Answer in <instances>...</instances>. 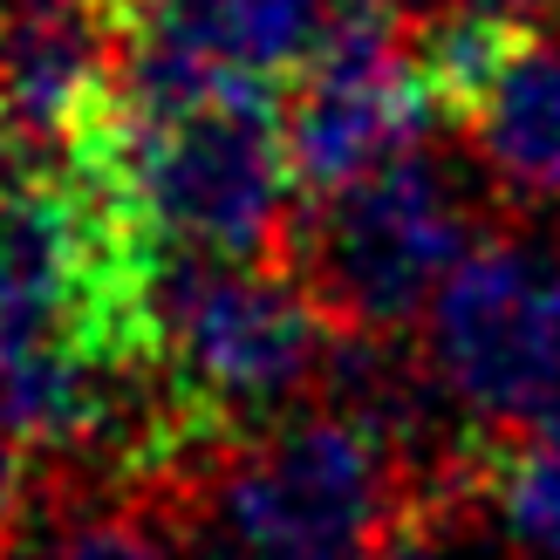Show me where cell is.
I'll list each match as a JSON object with an SVG mask.
<instances>
[{
  "label": "cell",
  "mask_w": 560,
  "mask_h": 560,
  "mask_svg": "<svg viewBox=\"0 0 560 560\" xmlns=\"http://www.w3.org/2000/svg\"><path fill=\"white\" fill-rule=\"evenodd\" d=\"M55 164L109 191L164 254L280 267L301 212L280 90H233L178 117H137L117 96L69 137Z\"/></svg>",
  "instance_id": "cell-1"
},
{
  "label": "cell",
  "mask_w": 560,
  "mask_h": 560,
  "mask_svg": "<svg viewBox=\"0 0 560 560\" xmlns=\"http://www.w3.org/2000/svg\"><path fill=\"white\" fill-rule=\"evenodd\" d=\"M479 240L465 172L410 144L328 199H301L280 273H294L335 328L404 335Z\"/></svg>",
  "instance_id": "cell-2"
},
{
  "label": "cell",
  "mask_w": 560,
  "mask_h": 560,
  "mask_svg": "<svg viewBox=\"0 0 560 560\" xmlns=\"http://www.w3.org/2000/svg\"><path fill=\"white\" fill-rule=\"evenodd\" d=\"M164 389L199 444L267 424L322 383L335 322L280 267L172 254L164 267Z\"/></svg>",
  "instance_id": "cell-3"
},
{
  "label": "cell",
  "mask_w": 560,
  "mask_h": 560,
  "mask_svg": "<svg viewBox=\"0 0 560 560\" xmlns=\"http://www.w3.org/2000/svg\"><path fill=\"white\" fill-rule=\"evenodd\" d=\"M410 458L342 410L288 417L233 458L219 520L246 560H383L410 513Z\"/></svg>",
  "instance_id": "cell-4"
},
{
  "label": "cell",
  "mask_w": 560,
  "mask_h": 560,
  "mask_svg": "<svg viewBox=\"0 0 560 560\" xmlns=\"http://www.w3.org/2000/svg\"><path fill=\"white\" fill-rule=\"evenodd\" d=\"M431 130L438 109L417 75L410 14L335 8L322 48L280 90V137H288V172L301 199L355 185L397 151L424 144Z\"/></svg>",
  "instance_id": "cell-5"
},
{
  "label": "cell",
  "mask_w": 560,
  "mask_h": 560,
  "mask_svg": "<svg viewBox=\"0 0 560 560\" xmlns=\"http://www.w3.org/2000/svg\"><path fill=\"white\" fill-rule=\"evenodd\" d=\"M424 362L444 397L499 431L560 404L547 267L520 240H479L424 307Z\"/></svg>",
  "instance_id": "cell-6"
},
{
  "label": "cell",
  "mask_w": 560,
  "mask_h": 560,
  "mask_svg": "<svg viewBox=\"0 0 560 560\" xmlns=\"http://www.w3.org/2000/svg\"><path fill=\"white\" fill-rule=\"evenodd\" d=\"M124 14L130 0H0V109L27 144L62 158L117 103Z\"/></svg>",
  "instance_id": "cell-7"
},
{
  "label": "cell",
  "mask_w": 560,
  "mask_h": 560,
  "mask_svg": "<svg viewBox=\"0 0 560 560\" xmlns=\"http://www.w3.org/2000/svg\"><path fill=\"white\" fill-rule=\"evenodd\" d=\"M130 21L226 75L288 90V75L322 48L335 0H130Z\"/></svg>",
  "instance_id": "cell-8"
},
{
  "label": "cell",
  "mask_w": 560,
  "mask_h": 560,
  "mask_svg": "<svg viewBox=\"0 0 560 560\" xmlns=\"http://www.w3.org/2000/svg\"><path fill=\"white\" fill-rule=\"evenodd\" d=\"M465 137L486 191L506 206H560V21H540Z\"/></svg>",
  "instance_id": "cell-9"
},
{
  "label": "cell",
  "mask_w": 560,
  "mask_h": 560,
  "mask_svg": "<svg viewBox=\"0 0 560 560\" xmlns=\"http://www.w3.org/2000/svg\"><path fill=\"white\" fill-rule=\"evenodd\" d=\"M506 540L534 560H560V404L486 444V486Z\"/></svg>",
  "instance_id": "cell-10"
},
{
  "label": "cell",
  "mask_w": 560,
  "mask_h": 560,
  "mask_svg": "<svg viewBox=\"0 0 560 560\" xmlns=\"http://www.w3.org/2000/svg\"><path fill=\"white\" fill-rule=\"evenodd\" d=\"M35 560H164V547L137 513H103V520H69L55 540L35 547Z\"/></svg>",
  "instance_id": "cell-11"
},
{
  "label": "cell",
  "mask_w": 560,
  "mask_h": 560,
  "mask_svg": "<svg viewBox=\"0 0 560 560\" xmlns=\"http://www.w3.org/2000/svg\"><path fill=\"white\" fill-rule=\"evenodd\" d=\"M21 452L27 444L0 424V560H8V540H14V506H21Z\"/></svg>",
  "instance_id": "cell-12"
},
{
  "label": "cell",
  "mask_w": 560,
  "mask_h": 560,
  "mask_svg": "<svg viewBox=\"0 0 560 560\" xmlns=\"http://www.w3.org/2000/svg\"><path fill=\"white\" fill-rule=\"evenodd\" d=\"M438 8H486V14H520V21H560V0H424V14Z\"/></svg>",
  "instance_id": "cell-13"
},
{
  "label": "cell",
  "mask_w": 560,
  "mask_h": 560,
  "mask_svg": "<svg viewBox=\"0 0 560 560\" xmlns=\"http://www.w3.org/2000/svg\"><path fill=\"white\" fill-rule=\"evenodd\" d=\"M27 178V137L14 130V117L8 109H0V199H8V191Z\"/></svg>",
  "instance_id": "cell-14"
},
{
  "label": "cell",
  "mask_w": 560,
  "mask_h": 560,
  "mask_svg": "<svg viewBox=\"0 0 560 560\" xmlns=\"http://www.w3.org/2000/svg\"><path fill=\"white\" fill-rule=\"evenodd\" d=\"M547 294H553V328H560V260L547 267Z\"/></svg>",
  "instance_id": "cell-15"
}]
</instances>
